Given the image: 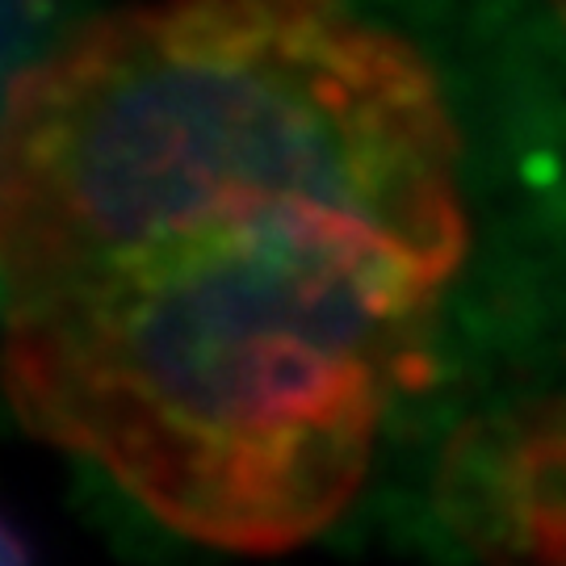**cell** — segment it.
I'll list each match as a JSON object with an SVG mask.
<instances>
[{
  "label": "cell",
  "instance_id": "obj_3",
  "mask_svg": "<svg viewBox=\"0 0 566 566\" xmlns=\"http://www.w3.org/2000/svg\"><path fill=\"white\" fill-rule=\"evenodd\" d=\"M30 558H34L30 542H25L21 528L0 512V563H30Z\"/></svg>",
  "mask_w": 566,
  "mask_h": 566
},
{
  "label": "cell",
  "instance_id": "obj_1",
  "mask_svg": "<svg viewBox=\"0 0 566 566\" xmlns=\"http://www.w3.org/2000/svg\"><path fill=\"white\" fill-rule=\"evenodd\" d=\"M462 256L441 84L348 0H143L4 88L9 407L189 542L353 504Z\"/></svg>",
  "mask_w": 566,
  "mask_h": 566
},
{
  "label": "cell",
  "instance_id": "obj_4",
  "mask_svg": "<svg viewBox=\"0 0 566 566\" xmlns=\"http://www.w3.org/2000/svg\"><path fill=\"white\" fill-rule=\"evenodd\" d=\"M563 4H566V0H563Z\"/></svg>",
  "mask_w": 566,
  "mask_h": 566
},
{
  "label": "cell",
  "instance_id": "obj_2",
  "mask_svg": "<svg viewBox=\"0 0 566 566\" xmlns=\"http://www.w3.org/2000/svg\"><path fill=\"white\" fill-rule=\"evenodd\" d=\"M441 512L491 558L566 563V399L465 428L441 465Z\"/></svg>",
  "mask_w": 566,
  "mask_h": 566
}]
</instances>
